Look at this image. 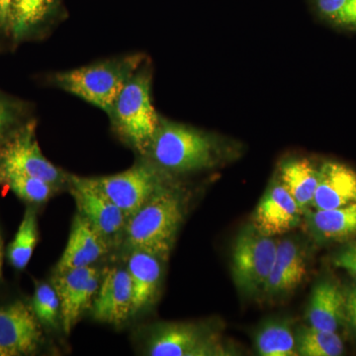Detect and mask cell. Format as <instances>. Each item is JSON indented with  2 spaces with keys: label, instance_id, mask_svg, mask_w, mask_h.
Wrapping results in <instances>:
<instances>
[{
  "label": "cell",
  "instance_id": "cell-1",
  "mask_svg": "<svg viewBox=\"0 0 356 356\" xmlns=\"http://www.w3.org/2000/svg\"><path fill=\"white\" fill-rule=\"evenodd\" d=\"M181 191L166 184L126 224L124 238L131 250H144L163 261L170 254L184 219Z\"/></svg>",
  "mask_w": 356,
  "mask_h": 356
},
{
  "label": "cell",
  "instance_id": "cell-2",
  "mask_svg": "<svg viewBox=\"0 0 356 356\" xmlns=\"http://www.w3.org/2000/svg\"><path fill=\"white\" fill-rule=\"evenodd\" d=\"M147 154L152 163L166 172H193L216 165L221 146L214 136L161 119Z\"/></svg>",
  "mask_w": 356,
  "mask_h": 356
},
{
  "label": "cell",
  "instance_id": "cell-3",
  "mask_svg": "<svg viewBox=\"0 0 356 356\" xmlns=\"http://www.w3.org/2000/svg\"><path fill=\"white\" fill-rule=\"evenodd\" d=\"M143 60L140 54L111 58L58 72L54 81L58 88L109 115L122 89L142 67Z\"/></svg>",
  "mask_w": 356,
  "mask_h": 356
},
{
  "label": "cell",
  "instance_id": "cell-4",
  "mask_svg": "<svg viewBox=\"0 0 356 356\" xmlns=\"http://www.w3.org/2000/svg\"><path fill=\"white\" fill-rule=\"evenodd\" d=\"M151 86V72L140 67L122 89L109 113L119 135L143 154H147L161 121L152 102Z\"/></svg>",
  "mask_w": 356,
  "mask_h": 356
},
{
  "label": "cell",
  "instance_id": "cell-5",
  "mask_svg": "<svg viewBox=\"0 0 356 356\" xmlns=\"http://www.w3.org/2000/svg\"><path fill=\"white\" fill-rule=\"evenodd\" d=\"M278 241L247 225L238 233L232 254V273L236 288L247 296L264 291L270 275Z\"/></svg>",
  "mask_w": 356,
  "mask_h": 356
},
{
  "label": "cell",
  "instance_id": "cell-6",
  "mask_svg": "<svg viewBox=\"0 0 356 356\" xmlns=\"http://www.w3.org/2000/svg\"><path fill=\"white\" fill-rule=\"evenodd\" d=\"M86 180L106 196L126 216H132L165 186V175L154 163H140L124 172Z\"/></svg>",
  "mask_w": 356,
  "mask_h": 356
},
{
  "label": "cell",
  "instance_id": "cell-7",
  "mask_svg": "<svg viewBox=\"0 0 356 356\" xmlns=\"http://www.w3.org/2000/svg\"><path fill=\"white\" fill-rule=\"evenodd\" d=\"M152 356H216L231 355L216 332L192 323H163L152 330L146 344Z\"/></svg>",
  "mask_w": 356,
  "mask_h": 356
},
{
  "label": "cell",
  "instance_id": "cell-8",
  "mask_svg": "<svg viewBox=\"0 0 356 356\" xmlns=\"http://www.w3.org/2000/svg\"><path fill=\"white\" fill-rule=\"evenodd\" d=\"M7 172L41 178L54 186L62 184L65 178L42 153L34 123L27 124L14 134L0 149V172Z\"/></svg>",
  "mask_w": 356,
  "mask_h": 356
},
{
  "label": "cell",
  "instance_id": "cell-9",
  "mask_svg": "<svg viewBox=\"0 0 356 356\" xmlns=\"http://www.w3.org/2000/svg\"><path fill=\"white\" fill-rule=\"evenodd\" d=\"M100 282L102 274L93 266L56 274L54 287L60 298V321L65 334H70L83 312L93 303Z\"/></svg>",
  "mask_w": 356,
  "mask_h": 356
},
{
  "label": "cell",
  "instance_id": "cell-10",
  "mask_svg": "<svg viewBox=\"0 0 356 356\" xmlns=\"http://www.w3.org/2000/svg\"><path fill=\"white\" fill-rule=\"evenodd\" d=\"M70 191L81 215L107 241L124 236L128 217L102 192L95 188L86 177H69Z\"/></svg>",
  "mask_w": 356,
  "mask_h": 356
},
{
  "label": "cell",
  "instance_id": "cell-11",
  "mask_svg": "<svg viewBox=\"0 0 356 356\" xmlns=\"http://www.w3.org/2000/svg\"><path fill=\"white\" fill-rule=\"evenodd\" d=\"M42 337V325L31 307L21 301L0 307V356L31 355Z\"/></svg>",
  "mask_w": 356,
  "mask_h": 356
},
{
  "label": "cell",
  "instance_id": "cell-12",
  "mask_svg": "<svg viewBox=\"0 0 356 356\" xmlns=\"http://www.w3.org/2000/svg\"><path fill=\"white\" fill-rule=\"evenodd\" d=\"M303 216V211L277 177L273 179L259 201L252 225L264 235L275 238L299 227Z\"/></svg>",
  "mask_w": 356,
  "mask_h": 356
},
{
  "label": "cell",
  "instance_id": "cell-13",
  "mask_svg": "<svg viewBox=\"0 0 356 356\" xmlns=\"http://www.w3.org/2000/svg\"><path fill=\"white\" fill-rule=\"evenodd\" d=\"M133 284L127 268L113 267L103 275L93 301V316L99 322L121 325L133 312Z\"/></svg>",
  "mask_w": 356,
  "mask_h": 356
},
{
  "label": "cell",
  "instance_id": "cell-14",
  "mask_svg": "<svg viewBox=\"0 0 356 356\" xmlns=\"http://www.w3.org/2000/svg\"><path fill=\"white\" fill-rule=\"evenodd\" d=\"M355 202V170L336 161H325L318 166L317 189L311 209H334Z\"/></svg>",
  "mask_w": 356,
  "mask_h": 356
},
{
  "label": "cell",
  "instance_id": "cell-15",
  "mask_svg": "<svg viewBox=\"0 0 356 356\" xmlns=\"http://www.w3.org/2000/svg\"><path fill=\"white\" fill-rule=\"evenodd\" d=\"M306 273L305 250L293 238H284L278 242L273 270L262 292L268 297L286 295L303 282Z\"/></svg>",
  "mask_w": 356,
  "mask_h": 356
},
{
  "label": "cell",
  "instance_id": "cell-16",
  "mask_svg": "<svg viewBox=\"0 0 356 356\" xmlns=\"http://www.w3.org/2000/svg\"><path fill=\"white\" fill-rule=\"evenodd\" d=\"M109 243L81 215H77L57 273L79 267L91 266L108 252Z\"/></svg>",
  "mask_w": 356,
  "mask_h": 356
},
{
  "label": "cell",
  "instance_id": "cell-17",
  "mask_svg": "<svg viewBox=\"0 0 356 356\" xmlns=\"http://www.w3.org/2000/svg\"><path fill=\"white\" fill-rule=\"evenodd\" d=\"M304 225L317 243H341L356 236V202L334 209H309Z\"/></svg>",
  "mask_w": 356,
  "mask_h": 356
},
{
  "label": "cell",
  "instance_id": "cell-18",
  "mask_svg": "<svg viewBox=\"0 0 356 356\" xmlns=\"http://www.w3.org/2000/svg\"><path fill=\"white\" fill-rule=\"evenodd\" d=\"M161 261L144 250H131L126 268L133 284L132 315L152 305L156 299L163 275Z\"/></svg>",
  "mask_w": 356,
  "mask_h": 356
},
{
  "label": "cell",
  "instance_id": "cell-19",
  "mask_svg": "<svg viewBox=\"0 0 356 356\" xmlns=\"http://www.w3.org/2000/svg\"><path fill=\"white\" fill-rule=\"evenodd\" d=\"M307 318L311 327L337 332L346 323V294L337 283L323 280L314 287Z\"/></svg>",
  "mask_w": 356,
  "mask_h": 356
},
{
  "label": "cell",
  "instance_id": "cell-20",
  "mask_svg": "<svg viewBox=\"0 0 356 356\" xmlns=\"http://www.w3.org/2000/svg\"><path fill=\"white\" fill-rule=\"evenodd\" d=\"M277 177L303 213L311 209L317 189L318 166L309 159H285L278 168Z\"/></svg>",
  "mask_w": 356,
  "mask_h": 356
},
{
  "label": "cell",
  "instance_id": "cell-21",
  "mask_svg": "<svg viewBox=\"0 0 356 356\" xmlns=\"http://www.w3.org/2000/svg\"><path fill=\"white\" fill-rule=\"evenodd\" d=\"M255 348L261 356H296V337L287 320H270L254 337Z\"/></svg>",
  "mask_w": 356,
  "mask_h": 356
},
{
  "label": "cell",
  "instance_id": "cell-22",
  "mask_svg": "<svg viewBox=\"0 0 356 356\" xmlns=\"http://www.w3.org/2000/svg\"><path fill=\"white\" fill-rule=\"evenodd\" d=\"M58 0H14L10 24L14 37L21 38L43 23L55 10Z\"/></svg>",
  "mask_w": 356,
  "mask_h": 356
},
{
  "label": "cell",
  "instance_id": "cell-23",
  "mask_svg": "<svg viewBox=\"0 0 356 356\" xmlns=\"http://www.w3.org/2000/svg\"><path fill=\"white\" fill-rule=\"evenodd\" d=\"M296 346L301 356H339L343 353V339L337 332L302 327L297 331Z\"/></svg>",
  "mask_w": 356,
  "mask_h": 356
},
{
  "label": "cell",
  "instance_id": "cell-24",
  "mask_svg": "<svg viewBox=\"0 0 356 356\" xmlns=\"http://www.w3.org/2000/svg\"><path fill=\"white\" fill-rule=\"evenodd\" d=\"M38 235L36 213L32 208H27L15 238L8 247V261L14 268L22 270L28 266L38 243Z\"/></svg>",
  "mask_w": 356,
  "mask_h": 356
},
{
  "label": "cell",
  "instance_id": "cell-25",
  "mask_svg": "<svg viewBox=\"0 0 356 356\" xmlns=\"http://www.w3.org/2000/svg\"><path fill=\"white\" fill-rule=\"evenodd\" d=\"M0 181L6 184L22 200L30 203H44L53 195L54 186L41 178L23 173L0 172Z\"/></svg>",
  "mask_w": 356,
  "mask_h": 356
},
{
  "label": "cell",
  "instance_id": "cell-26",
  "mask_svg": "<svg viewBox=\"0 0 356 356\" xmlns=\"http://www.w3.org/2000/svg\"><path fill=\"white\" fill-rule=\"evenodd\" d=\"M318 15L337 29L356 32V0H314Z\"/></svg>",
  "mask_w": 356,
  "mask_h": 356
},
{
  "label": "cell",
  "instance_id": "cell-27",
  "mask_svg": "<svg viewBox=\"0 0 356 356\" xmlns=\"http://www.w3.org/2000/svg\"><path fill=\"white\" fill-rule=\"evenodd\" d=\"M31 308L40 324L57 327L60 318V302L55 287L48 283H38L33 295Z\"/></svg>",
  "mask_w": 356,
  "mask_h": 356
},
{
  "label": "cell",
  "instance_id": "cell-28",
  "mask_svg": "<svg viewBox=\"0 0 356 356\" xmlns=\"http://www.w3.org/2000/svg\"><path fill=\"white\" fill-rule=\"evenodd\" d=\"M334 266L343 269L356 280V242L348 243L334 257Z\"/></svg>",
  "mask_w": 356,
  "mask_h": 356
},
{
  "label": "cell",
  "instance_id": "cell-29",
  "mask_svg": "<svg viewBox=\"0 0 356 356\" xmlns=\"http://www.w3.org/2000/svg\"><path fill=\"white\" fill-rule=\"evenodd\" d=\"M346 294V322L356 334V283L344 290Z\"/></svg>",
  "mask_w": 356,
  "mask_h": 356
},
{
  "label": "cell",
  "instance_id": "cell-30",
  "mask_svg": "<svg viewBox=\"0 0 356 356\" xmlns=\"http://www.w3.org/2000/svg\"><path fill=\"white\" fill-rule=\"evenodd\" d=\"M13 111L3 99L0 98V140L3 137L7 129L13 122Z\"/></svg>",
  "mask_w": 356,
  "mask_h": 356
},
{
  "label": "cell",
  "instance_id": "cell-31",
  "mask_svg": "<svg viewBox=\"0 0 356 356\" xmlns=\"http://www.w3.org/2000/svg\"><path fill=\"white\" fill-rule=\"evenodd\" d=\"M13 2L14 0H0V24L6 25L10 22Z\"/></svg>",
  "mask_w": 356,
  "mask_h": 356
},
{
  "label": "cell",
  "instance_id": "cell-32",
  "mask_svg": "<svg viewBox=\"0 0 356 356\" xmlns=\"http://www.w3.org/2000/svg\"><path fill=\"white\" fill-rule=\"evenodd\" d=\"M2 266H3V248H2V238L0 235V281L2 280Z\"/></svg>",
  "mask_w": 356,
  "mask_h": 356
}]
</instances>
